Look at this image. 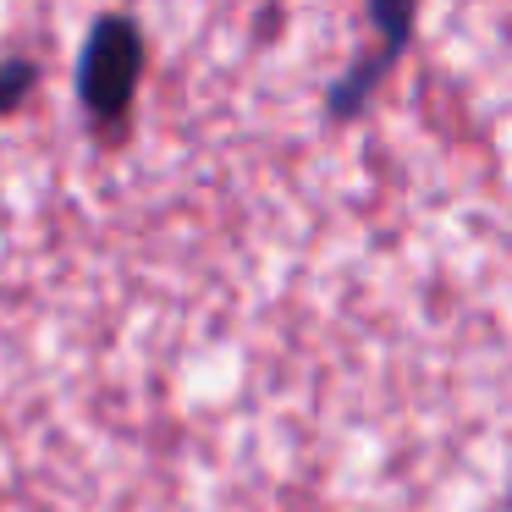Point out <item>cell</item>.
Masks as SVG:
<instances>
[{
	"mask_svg": "<svg viewBox=\"0 0 512 512\" xmlns=\"http://www.w3.org/2000/svg\"><path fill=\"white\" fill-rule=\"evenodd\" d=\"M144 67H149V39L138 28V17L127 12H105L89 23L83 34V50H78V105L89 116L94 138H111L122 144L127 122H133V105H138V83H144Z\"/></svg>",
	"mask_w": 512,
	"mask_h": 512,
	"instance_id": "obj_1",
	"label": "cell"
},
{
	"mask_svg": "<svg viewBox=\"0 0 512 512\" xmlns=\"http://www.w3.org/2000/svg\"><path fill=\"white\" fill-rule=\"evenodd\" d=\"M369 34L358 45V56L325 83V122L347 127L369 111V100L380 94V83L402 67V56L413 50V34H419V12L413 6H397V0H375L369 6Z\"/></svg>",
	"mask_w": 512,
	"mask_h": 512,
	"instance_id": "obj_2",
	"label": "cell"
},
{
	"mask_svg": "<svg viewBox=\"0 0 512 512\" xmlns=\"http://www.w3.org/2000/svg\"><path fill=\"white\" fill-rule=\"evenodd\" d=\"M34 89H39V61L34 56H0V122L6 116H17L28 100H34Z\"/></svg>",
	"mask_w": 512,
	"mask_h": 512,
	"instance_id": "obj_3",
	"label": "cell"
}]
</instances>
